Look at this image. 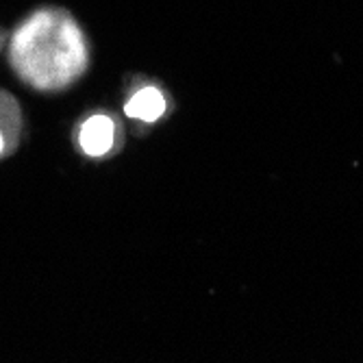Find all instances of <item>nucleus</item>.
Segmentation results:
<instances>
[{
    "label": "nucleus",
    "mask_w": 363,
    "mask_h": 363,
    "mask_svg": "<svg viewBox=\"0 0 363 363\" xmlns=\"http://www.w3.org/2000/svg\"><path fill=\"white\" fill-rule=\"evenodd\" d=\"M3 150H5V138H3V133H0V155H3Z\"/></svg>",
    "instance_id": "nucleus-5"
},
{
    "label": "nucleus",
    "mask_w": 363,
    "mask_h": 363,
    "mask_svg": "<svg viewBox=\"0 0 363 363\" xmlns=\"http://www.w3.org/2000/svg\"><path fill=\"white\" fill-rule=\"evenodd\" d=\"M16 72L40 89H59L87 68V48L79 24L59 9L30 16L11 44Z\"/></svg>",
    "instance_id": "nucleus-1"
},
{
    "label": "nucleus",
    "mask_w": 363,
    "mask_h": 363,
    "mask_svg": "<svg viewBox=\"0 0 363 363\" xmlns=\"http://www.w3.org/2000/svg\"><path fill=\"white\" fill-rule=\"evenodd\" d=\"M124 111L130 118L155 122L166 111V98H163V94L157 87H144L126 103Z\"/></svg>",
    "instance_id": "nucleus-3"
},
{
    "label": "nucleus",
    "mask_w": 363,
    "mask_h": 363,
    "mask_svg": "<svg viewBox=\"0 0 363 363\" xmlns=\"http://www.w3.org/2000/svg\"><path fill=\"white\" fill-rule=\"evenodd\" d=\"M20 130V109L7 91H0V133L5 138V148L16 146Z\"/></svg>",
    "instance_id": "nucleus-4"
},
{
    "label": "nucleus",
    "mask_w": 363,
    "mask_h": 363,
    "mask_svg": "<svg viewBox=\"0 0 363 363\" xmlns=\"http://www.w3.org/2000/svg\"><path fill=\"white\" fill-rule=\"evenodd\" d=\"M116 124L109 116H94L81 126V146L87 155L101 157L113 148Z\"/></svg>",
    "instance_id": "nucleus-2"
}]
</instances>
